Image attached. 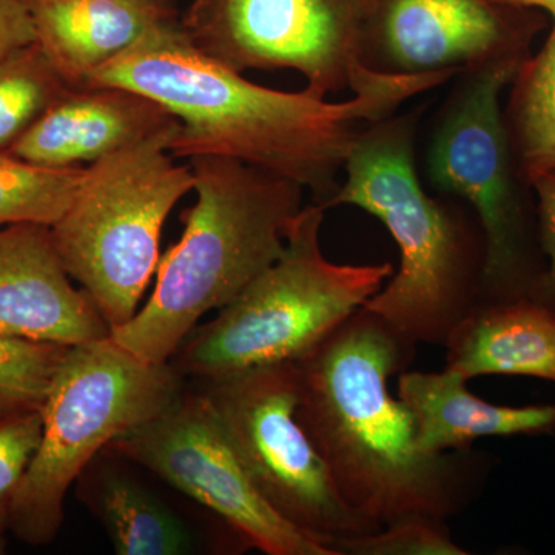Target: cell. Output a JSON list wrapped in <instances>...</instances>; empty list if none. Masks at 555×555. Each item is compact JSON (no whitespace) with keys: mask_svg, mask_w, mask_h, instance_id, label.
<instances>
[{"mask_svg":"<svg viewBox=\"0 0 555 555\" xmlns=\"http://www.w3.org/2000/svg\"><path fill=\"white\" fill-rule=\"evenodd\" d=\"M554 28H555V16H554Z\"/></svg>","mask_w":555,"mask_h":555,"instance_id":"f1b7e54d","label":"cell"},{"mask_svg":"<svg viewBox=\"0 0 555 555\" xmlns=\"http://www.w3.org/2000/svg\"><path fill=\"white\" fill-rule=\"evenodd\" d=\"M0 554H3V542H2V537H0Z\"/></svg>","mask_w":555,"mask_h":555,"instance_id":"83f0119b","label":"cell"},{"mask_svg":"<svg viewBox=\"0 0 555 555\" xmlns=\"http://www.w3.org/2000/svg\"><path fill=\"white\" fill-rule=\"evenodd\" d=\"M196 201L181 240L159 259L152 297L113 341L152 364L169 363L196 323L233 301L283 255L305 188L228 158L190 159Z\"/></svg>","mask_w":555,"mask_h":555,"instance_id":"3957f363","label":"cell"},{"mask_svg":"<svg viewBox=\"0 0 555 555\" xmlns=\"http://www.w3.org/2000/svg\"><path fill=\"white\" fill-rule=\"evenodd\" d=\"M500 5L513 7V9L546 11L555 16V0H494Z\"/></svg>","mask_w":555,"mask_h":555,"instance_id":"4316f807","label":"cell"},{"mask_svg":"<svg viewBox=\"0 0 555 555\" xmlns=\"http://www.w3.org/2000/svg\"><path fill=\"white\" fill-rule=\"evenodd\" d=\"M109 334L89 295L73 286L50 228L0 229V335L78 346Z\"/></svg>","mask_w":555,"mask_h":555,"instance_id":"4fadbf2b","label":"cell"},{"mask_svg":"<svg viewBox=\"0 0 555 555\" xmlns=\"http://www.w3.org/2000/svg\"><path fill=\"white\" fill-rule=\"evenodd\" d=\"M86 169L38 166L0 152V229L56 224L78 195Z\"/></svg>","mask_w":555,"mask_h":555,"instance_id":"44dd1931","label":"cell"},{"mask_svg":"<svg viewBox=\"0 0 555 555\" xmlns=\"http://www.w3.org/2000/svg\"><path fill=\"white\" fill-rule=\"evenodd\" d=\"M177 127L169 109L138 91L118 86L73 87L10 153L54 169L86 167Z\"/></svg>","mask_w":555,"mask_h":555,"instance_id":"5bb4252c","label":"cell"},{"mask_svg":"<svg viewBox=\"0 0 555 555\" xmlns=\"http://www.w3.org/2000/svg\"><path fill=\"white\" fill-rule=\"evenodd\" d=\"M177 129L87 166L78 195L50 228L69 278L112 331L137 315L158 270L164 222L195 188L192 166L169 152Z\"/></svg>","mask_w":555,"mask_h":555,"instance_id":"52a82bcc","label":"cell"},{"mask_svg":"<svg viewBox=\"0 0 555 555\" xmlns=\"http://www.w3.org/2000/svg\"><path fill=\"white\" fill-rule=\"evenodd\" d=\"M529 188L537 195L540 246L546 259L539 301L555 309V167L537 177Z\"/></svg>","mask_w":555,"mask_h":555,"instance_id":"d4e9b609","label":"cell"},{"mask_svg":"<svg viewBox=\"0 0 555 555\" xmlns=\"http://www.w3.org/2000/svg\"><path fill=\"white\" fill-rule=\"evenodd\" d=\"M42 409L0 415V537L9 529L11 500L38 451Z\"/></svg>","mask_w":555,"mask_h":555,"instance_id":"cb8c5ba5","label":"cell"},{"mask_svg":"<svg viewBox=\"0 0 555 555\" xmlns=\"http://www.w3.org/2000/svg\"><path fill=\"white\" fill-rule=\"evenodd\" d=\"M337 555H467L452 540L447 521L414 517L383 526L377 532L334 540Z\"/></svg>","mask_w":555,"mask_h":555,"instance_id":"603a6c76","label":"cell"},{"mask_svg":"<svg viewBox=\"0 0 555 555\" xmlns=\"http://www.w3.org/2000/svg\"><path fill=\"white\" fill-rule=\"evenodd\" d=\"M345 171V184L323 207L363 208L386 225L400 250V269L363 308L412 345L443 347L481 305L483 235L423 189L406 119L387 116L364 127Z\"/></svg>","mask_w":555,"mask_h":555,"instance_id":"277c9868","label":"cell"},{"mask_svg":"<svg viewBox=\"0 0 555 555\" xmlns=\"http://www.w3.org/2000/svg\"><path fill=\"white\" fill-rule=\"evenodd\" d=\"M507 101L505 122L518 178L531 185L555 167V28L545 46L521 64Z\"/></svg>","mask_w":555,"mask_h":555,"instance_id":"d6986e66","label":"cell"},{"mask_svg":"<svg viewBox=\"0 0 555 555\" xmlns=\"http://www.w3.org/2000/svg\"><path fill=\"white\" fill-rule=\"evenodd\" d=\"M96 459L79 477L83 502L100 518L119 555H182L192 550L189 529L147 488Z\"/></svg>","mask_w":555,"mask_h":555,"instance_id":"ac0fdd59","label":"cell"},{"mask_svg":"<svg viewBox=\"0 0 555 555\" xmlns=\"http://www.w3.org/2000/svg\"><path fill=\"white\" fill-rule=\"evenodd\" d=\"M524 62L465 72L427 152L430 182L476 210L485 240L481 305L539 299L546 272L537 211L521 193L502 109L503 90Z\"/></svg>","mask_w":555,"mask_h":555,"instance_id":"ba28073f","label":"cell"},{"mask_svg":"<svg viewBox=\"0 0 555 555\" xmlns=\"http://www.w3.org/2000/svg\"><path fill=\"white\" fill-rule=\"evenodd\" d=\"M443 347L447 367L467 382L505 375L555 383V309L535 298L485 302Z\"/></svg>","mask_w":555,"mask_h":555,"instance_id":"e0dca14e","label":"cell"},{"mask_svg":"<svg viewBox=\"0 0 555 555\" xmlns=\"http://www.w3.org/2000/svg\"><path fill=\"white\" fill-rule=\"evenodd\" d=\"M415 350L360 308L297 361L299 425L343 502L378 528L459 516L486 476L483 456L470 449L437 455L420 449L411 412L389 392V379L408 371Z\"/></svg>","mask_w":555,"mask_h":555,"instance_id":"7a4b0ae2","label":"cell"},{"mask_svg":"<svg viewBox=\"0 0 555 555\" xmlns=\"http://www.w3.org/2000/svg\"><path fill=\"white\" fill-rule=\"evenodd\" d=\"M149 469L214 511L247 547L268 555H337L284 520L259 494L203 390H185L169 409L105 449Z\"/></svg>","mask_w":555,"mask_h":555,"instance_id":"8fae6325","label":"cell"},{"mask_svg":"<svg viewBox=\"0 0 555 555\" xmlns=\"http://www.w3.org/2000/svg\"><path fill=\"white\" fill-rule=\"evenodd\" d=\"M33 42L36 30L28 0H0V60Z\"/></svg>","mask_w":555,"mask_h":555,"instance_id":"484cf974","label":"cell"},{"mask_svg":"<svg viewBox=\"0 0 555 555\" xmlns=\"http://www.w3.org/2000/svg\"><path fill=\"white\" fill-rule=\"evenodd\" d=\"M72 86L38 42L0 60V152L11 147Z\"/></svg>","mask_w":555,"mask_h":555,"instance_id":"ffe728a7","label":"cell"},{"mask_svg":"<svg viewBox=\"0 0 555 555\" xmlns=\"http://www.w3.org/2000/svg\"><path fill=\"white\" fill-rule=\"evenodd\" d=\"M181 27L228 67L295 69L326 100L375 72L361 60L358 0H193Z\"/></svg>","mask_w":555,"mask_h":555,"instance_id":"30bf717a","label":"cell"},{"mask_svg":"<svg viewBox=\"0 0 555 555\" xmlns=\"http://www.w3.org/2000/svg\"><path fill=\"white\" fill-rule=\"evenodd\" d=\"M36 42L72 87L133 47L164 22L175 21L164 0H28Z\"/></svg>","mask_w":555,"mask_h":555,"instance_id":"2e32d148","label":"cell"},{"mask_svg":"<svg viewBox=\"0 0 555 555\" xmlns=\"http://www.w3.org/2000/svg\"><path fill=\"white\" fill-rule=\"evenodd\" d=\"M454 73L374 72L345 102L258 86L198 49L177 21L164 22L94 72L86 86L145 94L178 119L177 159L228 158L310 189L323 206L358 134ZM83 86V87H86Z\"/></svg>","mask_w":555,"mask_h":555,"instance_id":"6da1fadb","label":"cell"},{"mask_svg":"<svg viewBox=\"0 0 555 555\" xmlns=\"http://www.w3.org/2000/svg\"><path fill=\"white\" fill-rule=\"evenodd\" d=\"M184 392L170 363L152 364L112 337L69 346L42 406L38 451L11 500L9 531L28 545L60 532L68 489L113 440Z\"/></svg>","mask_w":555,"mask_h":555,"instance_id":"8992f818","label":"cell"},{"mask_svg":"<svg viewBox=\"0 0 555 555\" xmlns=\"http://www.w3.org/2000/svg\"><path fill=\"white\" fill-rule=\"evenodd\" d=\"M326 208L302 207L283 255L218 315L193 328L169 363L182 378L206 382L312 352L393 275L390 262L335 264L321 250Z\"/></svg>","mask_w":555,"mask_h":555,"instance_id":"5b68a950","label":"cell"},{"mask_svg":"<svg viewBox=\"0 0 555 555\" xmlns=\"http://www.w3.org/2000/svg\"><path fill=\"white\" fill-rule=\"evenodd\" d=\"M467 383L449 367L398 375V398L414 418L416 440L425 454L466 451L481 438L555 433V404L496 406L474 396Z\"/></svg>","mask_w":555,"mask_h":555,"instance_id":"9a60e30c","label":"cell"},{"mask_svg":"<svg viewBox=\"0 0 555 555\" xmlns=\"http://www.w3.org/2000/svg\"><path fill=\"white\" fill-rule=\"evenodd\" d=\"M198 385L255 488L284 520L328 550L334 540L382 529L343 502L324 460L299 425L297 361L250 367Z\"/></svg>","mask_w":555,"mask_h":555,"instance_id":"9c48e42d","label":"cell"},{"mask_svg":"<svg viewBox=\"0 0 555 555\" xmlns=\"http://www.w3.org/2000/svg\"><path fill=\"white\" fill-rule=\"evenodd\" d=\"M68 347L0 335V415L42 409Z\"/></svg>","mask_w":555,"mask_h":555,"instance_id":"7402d4cb","label":"cell"},{"mask_svg":"<svg viewBox=\"0 0 555 555\" xmlns=\"http://www.w3.org/2000/svg\"><path fill=\"white\" fill-rule=\"evenodd\" d=\"M361 60L389 75L460 73L526 61L545 27L537 10L494 0H358Z\"/></svg>","mask_w":555,"mask_h":555,"instance_id":"7c38bea8","label":"cell"}]
</instances>
